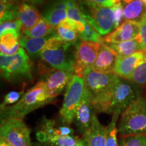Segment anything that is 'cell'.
I'll list each match as a JSON object with an SVG mask.
<instances>
[{"mask_svg":"<svg viewBox=\"0 0 146 146\" xmlns=\"http://www.w3.org/2000/svg\"><path fill=\"white\" fill-rule=\"evenodd\" d=\"M55 102L56 99L50 96L45 83L41 80L25 92L15 104L1 108V120L10 118L23 120L34 110Z\"/></svg>","mask_w":146,"mask_h":146,"instance_id":"6da1fadb","label":"cell"},{"mask_svg":"<svg viewBox=\"0 0 146 146\" xmlns=\"http://www.w3.org/2000/svg\"><path fill=\"white\" fill-rule=\"evenodd\" d=\"M143 88L129 80L118 76L102 113L123 114L142 96Z\"/></svg>","mask_w":146,"mask_h":146,"instance_id":"7a4b0ae2","label":"cell"},{"mask_svg":"<svg viewBox=\"0 0 146 146\" xmlns=\"http://www.w3.org/2000/svg\"><path fill=\"white\" fill-rule=\"evenodd\" d=\"M0 68L2 77L10 83L20 84L33 80V63L23 47L12 56L1 55Z\"/></svg>","mask_w":146,"mask_h":146,"instance_id":"3957f363","label":"cell"},{"mask_svg":"<svg viewBox=\"0 0 146 146\" xmlns=\"http://www.w3.org/2000/svg\"><path fill=\"white\" fill-rule=\"evenodd\" d=\"M85 85L92 96L96 112L102 113L118 76L114 73L104 74L89 68L83 76Z\"/></svg>","mask_w":146,"mask_h":146,"instance_id":"277c9868","label":"cell"},{"mask_svg":"<svg viewBox=\"0 0 146 146\" xmlns=\"http://www.w3.org/2000/svg\"><path fill=\"white\" fill-rule=\"evenodd\" d=\"M117 128L120 136H146V98L141 96L121 114Z\"/></svg>","mask_w":146,"mask_h":146,"instance_id":"5b68a950","label":"cell"},{"mask_svg":"<svg viewBox=\"0 0 146 146\" xmlns=\"http://www.w3.org/2000/svg\"><path fill=\"white\" fill-rule=\"evenodd\" d=\"M85 89L83 78L74 74L72 81L66 89L60 110V117L63 125L70 126L74 122L76 109L83 98Z\"/></svg>","mask_w":146,"mask_h":146,"instance_id":"8992f818","label":"cell"},{"mask_svg":"<svg viewBox=\"0 0 146 146\" xmlns=\"http://www.w3.org/2000/svg\"><path fill=\"white\" fill-rule=\"evenodd\" d=\"M83 17L102 35L114 30L115 16L112 8H105L79 1Z\"/></svg>","mask_w":146,"mask_h":146,"instance_id":"52a82bcc","label":"cell"},{"mask_svg":"<svg viewBox=\"0 0 146 146\" xmlns=\"http://www.w3.org/2000/svg\"><path fill=\"white\" fill-rule=\"evenodd\" d=\"M0 139L10 146H32L30 129L20 118L1 120Z\"/></svg>","mask_w":146,"mask_h":146,"instance_id":"ba28073f","label":"cell"},{"mask_svg":"<svg viewBox=\"0 0 146 146\" xmlns=\"http://www.w3.org/2000/svg\"><path fill=\"white\" fill-rule=\"evenodd\" d=\"M38 70L39 74L43 76L41 81L45 83L48 94L55 99L67 89L74 74L66 71L47 68L43 64H39Z\"/></svg>","mask_w":146,"mask_h":146,"instance_id":"9c48e42d","label":"cell"},{"mask_svg":"<svg viewBox=\"0 0 146 146\" xmlns=\"http://www.w3.org/2000/svg\"><path fill=\"white\" fill-rule=\"evenodd\" d=\"M100 43L82 41L74 51L73 70L76 75L83 77L84 74L94 64L98 55Z\"/></svg>","mask_w":146,"mask_h":146,"instance_id":"30bf717a","label":"cell"},{"mask_svg":"<svg viewBox=\"0 0 146 146\" xmlns=\"http://www.w3.org/2000/svg\"><path fill=\"white\" fill-rule=\"evenodd\" d=\"M71 45H72L66 43L60 47L44 48L40 53L39 56L42 61L53 68L74 73V54L72 55L68 52Z\"/></svg>","mask_w":146,"mask_h":146,"instance_id":"8fae6325","label":"cell"},{"mask_svg":"<svg viewBox=\"0 0 146 146\" xmlns=\"http://www.w3.org/2000/svg\"><path fill=\"white\" fill-rule=\"evenodd\" d=\"M96 112L93 105L92 96L86 87L79 105L76 109L74 123L80 134L85 135L92 123L93 116Z\"/></svg>","mask_w":146,"mask_h":146,"instance_id":"7c38bea8","label":"cell"},{"mask_svg":"<svg viewBox=\"0 0 146 146\" xmlns=\"http://www.w3.org/2000/svg\"><path fill=\"white\" fill-rule=\"evenodd\" d=\"M140 24L132 21L123 22L119 27L103 37L106 43H118L135 39L139 35Z\"/></svg>","mask_w":146,"mask_h":146,"instance_id":"4fadbf2b","label":"cell"},{"mask_svg":"<svg viewBox=\"0 0 146 146\" xmlns=\"http://www.w3.org/2000/svg\"><path fill=\"white\" fill-rule=\"evenodd\" d=\"M146 59V50L125 58H118L114 69V73L120 77L128 79L137 67Z\"/></svg>","mask_w":146,"mask_h":146,"instance_id":"5bb4252c","label":"cell"},{"mask_svg":"<svg viewBox=\"0 0 146 146\" xmlns=\"http://www.w3.org/2000/svg\"><path fill=\"white\" fill-rule=\"evenodd\" d=\"M118 56L104 42L100 43L98 55L92 69L98 72L114 73Z\"/></svg>","mask_w":146,"mask_h":146,"instance_id":"9a60e30c","label":"cell"},{"mask_svg":"<svg viewBox=\"0 0 146 146\" xmlns=\"http://www.w3.org/2000/svg\"><path fill=\"white\" fill-rule=\"evenodd\" d=\"M17 21L20 24L22 32L33 28L41 19L39 11L33 4L27 3H18Z\"/></svg>","mask_w":146,"mask_h":146,"instance_id":"2e32d148","label":"cell"},{"mask_svg":"<svg viewBox=\"0 0 146 146\" xmlns=\"http://www.w3.org/2000/svg\"><path fill=\"white\" fill-rule=\"evenodd\" d=\"M82 138L87 146H106V127L99 121L96 113L93 116L91 127Z\"/></svg>","mask_w":146,"mask_h":146,"instance_id":"e0dca14e","label":"cell"},{"mask_svg":"<svg viewBox=\"0 0 146 146\" xmlns=\"http://www.w3.org/2000/svg\"><path fill=\"white\" fill-rule=\"evenodd\" d=\"M43 17L50 25L58 27L67 17L66 0H56L45 10Z\"/></svg>","mask_w":146,"mask_h":146,"instance_id":"ac0fdd59","label":"cell"},{"mask_svg":"<svg viewBox=\"0 0 146 146\" xmlns=\"http://www.w3.org/2000/svg\"><path fill=\"white\" fill-rule=\"evenodd\" d=\"M118 58H125L135 54L143 50H145L141 43L140 36H137L135 39L128 41L118 43H106Z\"/></svg>","mask_w":146,"mask_h":146,"instance_id":"d6986e66","label":"cell"},{"mask_svg":"<svg viewBox=\"0 0 146 146\" xmlns=\"http://www.w3.org/2000/svg\"><path fill=\"white\" fill-rule=\"evenodd\" d=\"M146 5L141 0H134L124 7L125 21L135 22L140 24L145 18Z\"/></svg>","mask_w":146,"mask_h":146,"instance_id":"ffe728a7","label":"cell"},{"mask_svg":"<svg viewBox=\"0 0 146 146\" xmlns=\"http://www.w3.org/2000/svg\"><path fill=\"white\" fill-rule=\"evenodd\" d=\"M0 52L3 56H12L20 50L21 36L14 32H7L0 35Z\"/></svg>","mask_w":146,"mask_h":146,"instance_id":"44dd1931","label":"cell"},{"mask_svg":"<svg viewBox=\"0 0 146 146\" xmlns=\"http://www.w3.org/2000/svg\"><path fill=\"white\" fill-rule=\"evenodd\" d=\"M52 36L31 38L22 35L21 38L19 39V43L23 49H25V51L31 57H35L39 55L41 51L45 48L47 41Z\"/></svg>","mask_w":146,"mask_h":146,"instance_id":"7402d4cb","label":"cell"},{"mask_svg":"<svg viewBox=\"0 0 146 146\" xmlns=\"http://www.w3.org/2000/svg\"><path fill=\"white\" fill-rule=\"evenodd\" d=\"M23 35L31 38L46 37L57 36L56 27L50 25L43 16L33 28L23 32Z\"/></svg>","mask_w":146,"mask_h":146,"instance_id":"603a6c76","label":"cell"},{"mask_svg":"<svg viewBox=\"0 0 146 146\" xmlns=\"http://www.w3.org/2000/svg\"><path fill=\"white\" fill-rule=\"evenodd\" d=\"M81 138L76 135L58 136L53 135L36 141L35 146H76Z\"/></svg>","mask_w":146,"mask_h":146,"instance_id":"cb8c5ba5","label":"cell"},{"mask_svg":"<svg viewBox=\"0 0 146 146\" xmlns=\"http://www.w3.org/2000/svg\"><path fill=\"white\" fill-rule=\"evenodd\" d=\"M18 3H3L0 4V21L12 22L17 21L18 13Z\"/></svg>","mask_w":146,"mask_h":146,"instance_id":"d4e9b609","label":"cell"},{"mask_svg":"<svg viewBox=\"0 0 146 146\" xmlns=\"http://www.w3.org/2000/svg\"><path fill=\"white\" fill-rule=\"evenodd\" d=\"M120 114L119 113L113 114L112 120L106 127V146H119L117 139L118 131L116 124Z\"/></svg>","mask_w":146,"mask_h":146,"instance_id":"484cf974","label":"cell"},{"mask_svg":"<svg viewBox=\"0 0 146 146\" xmlns=\"http://www.w3.org/2000/svg\"><path fill=\"white\" fill-rule=\"evenodd\" d=\"M66 1L67 17L69 19L84 24L85 19L83 17L81 7L77 3L76 0H66Z\"/></svg>","mask_w":146,"mask_h":146,"instance_id":"4316f807","label":"cell"},{"mask_svg":"<svg viewBox=\"0 0 146 146\" xmlns=\"http://www.w3.org/2000/svg\"><path fill=\"white\" fill-rule=\"evenodd\" d=\"M85 25V29L83 32L78 33V38L82 41H91L95 43H100L102 42L103 36L100 35L91 25L85 20V23H84Z\"/></svg>","mask_w":146,"mask_h":146,"instance_id":"83f0119b","label":"cell"},{"mask_svg":"<svg viewBox=\"0 0 146 146\" xmlns=\"http://www.w3.org/2000/svg\"><path fill=\"white\" fill-rule=\"evenodd\" d=\"M127 80L132 81L142 88H146V59L137 67Z\"/></svg>","mask_w":146,"mask_h":146,"instance_id":"f1b7e54d","label":"cell"},{"mask_svg":"<svg viewBox=\"0 0 146 146\" xmlns=\"http://www.w3.org/2000/svg\"><path fill=\"white\" fill-rule=\"evenodd\" d=\"M56 33H57V35L60 38L67 43H70L73 45H76V47L79 43L77 41L78 36L77 31L71 30V29L64 28L58 25V27H56Z\"/></svg>","mask_w":146,"mask_h":146,"instance_id":"f546056e","label":"cell"},{"mask_svg":"<svg viewBox=\"0 0 146 146\" xmlns=\"http://www.w3.org/2000/svg\"><path fill=\"white\" fill-rule=\"evenodd\" d=\"M119 146H146V136H120L118 139Z\"/></svg>","mask_w":146,"mask_h":146,"instance_id":"4dcf8cb0","label":"cell"},{"mask_svg":"<svg viewBox=\"0 0 146 146\" xmlns=\"http://www.w3.org/2000/svg\"><path fill=\"white\" fill-rule=\"evenodd\" d=\"M24 94L25 91L23 90L21 91H12L8 92L3 98V102L1 104V108H4L5 107L14 105L21 99Z\"/></svg>","mask_w":146,"mask_h":146,"instance_id":"1f68e13d","label":"cell"},{"mask_svg":"<svg viewBox=\"0 0 146 146\" xmlns=\"http://www.w3.org/2000/svg\"><path fill=\"white\" fill-rule=\"evenodd\" d=\"M7 32H14L22 36V32L21 26L18 21L12 22H3L0 25V35Z\"/></svg>","mask_w":146,"mask_h":146,"instance_id":"d6a6232c","label":"cell"},{"mask_svg":"<svg viewBox=\"0 0 146 146\" xmlns=\"http://www.w3.org/2000/svg\"><path fill=\"white\" fill-rule=\"evenodd\" d=\"M112 8L115 16L114 29H116L121 25L122 21L124 19V7L123 3L120 0H117Z\"/></svg>","mask_w":146,"mask_h":146,"instance_id":"836d02e7","label":"cell"},{"mask_svg":"<svg viewBox=\"0 0 146 146\" xmlns=\"http://www.w3.org/2000/svg\"><path fill=\"white\" fill-rule=\"evenodd\" d=\"M91 4H94L100 7L105 8H112L116 3L117 0H78Z\"/></svg>","mask_w":146,"mask_h":146,"instance_id":"e575fe53","label":"cell"},{"mask_svg":"<svg viewBox=\"0 0 146 146\" xmlns=\"http://www.w3.org/2000/svg\"><path fill=\"white\" fill-rule=\"evenodd\" d=\"M56 134L58 136H71L74 135V130L70 126L64 125L56 127Z\"/></svg>","mask_w":146,"mask_h":146,"instance_id":"d590c367","label":"cell"},{"mask_svg":"<svg viewBox=\"0 0 146 146\" xmlns=\"http://www.w3.org/2000/svg\"><path fill=\"white\" fill-rule=\"evenodd\" d=\"M139 36L141 37V43L144 49L146 50V18L145 17L143 21L140 23Z\"/></svg>","mask_w":146,"mask_h":146,"instance_id":"8d00e7d4","label":"cell"},{"mask_svg":"<svg viewBox=\"0 0 146 146\" xmlns=\"http://www.w3.org/2000/svg\"><path fill=\"white\" fill-rule=\"evenodd\" d=\"M23 1H26V2L35 3V4H41L45 0H23Z\"/></svg>","mask_w":146,"mask_h":146,"instance_id":"74e56055","label":"cell"},{"mask_svg":"<svg viewBox=\"0 0 146 146\" xmlns=\"http://www.w3.org/2000/svg\"><path fill=\"white\" fill-rule=\"evenodd\" d=\"M76 146H87L86 143H85V141H84V139L83 138H81V139H80L79 142H78L77 145Z\"/></svg>","mask_w":146,"mask_h":146,"instance_id":"f35d334b","label":"cell"},{"mask_svg":"<svg viewBox=\"0 0 146 146\" xmlns=\"http://www.w3.org/2000/svg\"><path fill=\"white\" fill-rule=\"evenodd\" d=\"M18 0H1V2L3 3H16Z\"/></svg>","mask_w":146,"mask_h":146,"instance_id":"ab89813d","label":"cell"},{"mask_svg":"<svg viewBox=\"0 0 146 146\" xmlns=\"http://www.w3.org/2000/svg\"><path fill=\"white\" fill-rule=\"evenodd\" d=\"M0 146H10L8 143L3 141L2 139H0Z\"/></svg>","mask_w":146,"mask_h":146,"instance_id":"60d3db41","label":"cell"},{"mask_svg":"<svg viewBox=\"0 0 146 146\" xmlns=\"http://www.w3.org/2000/svg\"><path fill=\"white\" fill-rule=\"evenodd\" d=\"M120 1H121L122 3H131V1H134V0H120Z\"/></svg>","mask_w":146,"mask_h":146,"instance_id":"b9f144b4","label":"cell"},{"mask_svg":"<svg viewBox=\"0 0 146 146\" xmlns=\"http://www.w3.org/2000/svg\"><path fill=\"white\" fill-rule=\"evenodd\" d=\"M141 1H143V2L144 3H145V5H146V0H141Z\"/></svg>","mask_w":146,"mask_h":146,"instance_id":"7bdbcfd3","label":"cell"},{"mask_svg":"<svg viewBox=\"0 0 146 146\" xmlns=\"http://www.w3.org/2000/svg\"><path fill=\"white\" fill-rule=\"evenodd\" d=\"M145 18H146V14H145Z\"/></svg>","mask_w":146,"mask_h":146,"instance_id":"ee69618b","label":"cell"}]
</instances>
